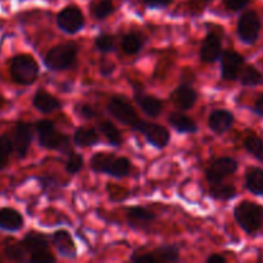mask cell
<instances>
[{"label":"cell","mask_w":263,"mask_h":263,"mask_svg":"<svg viewBox=\"0 0 263 263\" xmlns=\"http://www.w3.org/2000/svg\"><path fill=\"white\" fill-rule=\"evenodd\" d=\"M207 262L208 263H225L226 258L225 257L220 256V254H212V256L208 257Z\"/></svg>","instance_id":"cell-43"},{"label":"cell","mask_w":263,"mask_h":263,"mask_svg":"<svg viewBox=\"0 0 263 263\" xmlns=\"http://www.w3.org/2000/svg\"><path fill=\"white\" fill-rule=\"evenodd\" d=\"M198 94L193 87L184 84L180 85L176 90L171 92V100L179 109L187 110L193 108L197 103Z\"/></svg>","instance_id":"cell-13"},{"label":"cell","mask_w":263,"mask_h":263,"mask_svg":"<svg viewBox=\"0 0 263 263\" xmlns=\"http://www.w3.org/2000/svg\"><path fill=\"white\" fill-rule=\"evenodd\" d=\"M244 66L246 61L241 54L233 50L225 51L221 57V76L226 81H235L239 79Z\"/></svg>","instance_id":"cell-10"},{"label":"cell","mask_w":263,"mask_h":263,"mask_svg":"<svg viewBox=\"0 0 263 263\" xmlns=\"http://www.w3.org/2000/svg\"><path fill=\"white\" fill-rule=\"evenodd\" d=\"M168 122L177 133L194 134L198 131V125L184 113H172L168 117Z\"/></svg>","instance_id":"cell-21"},{"label":"cell","mask_w":263,"mask_h":263,"mask_svg":"<svg viewBox=\"0 0 263 263\" xmlns=\"http://www.w3.org/2000/svg\"><path fill=\"white\" fill-rule=\"evenodd\" d=\"M253 112L256 113V115H258V116H261V117H263V92L261 95H259L258 98H257L256 102H254Z\"/></svg>","instance_id":"cell-42"},{"label":"cell","mask_w":263,"mask_h":263,"mask_svg":"<svg viewBox=\"0 0 263 263\" xmlns=\"http://www.w3.org/2000/svg\"><path fill=\"white\" fill-rule=\"evenodd\" d=\"M51 243L55 247L58 253L64 258L73 259L77 256V248L74 244L73 239L69 235L68 231L66 230H58L53 234L51 236Z\"/></svg>","instance_id":"cell-12"},{"label":"cell","mask_w":263,"mask_h":263,"mask_svg":"<svg viewBox=\"0 0 263 263\" xmlns=\"http://www.w3.org/2000/svg\"><path fill=\"white\" fill-rule=\"evenodd\" d=\"M84 167V157L81 154L71 153L69 158L66 163V171L71 175L79 174Z\"/></svg>","instance_id":"cell-35"},{"label":"cell","mask_w":263,"mask_h":263,"mask_svg":"<svg viewBox=\"0 0 263 263\" xmlns=\"http://www.w3.org/2000/svg\"><path fill=\"white\" fill-rule=\"evenodd\" d=\"M32 126L26 122H18L13 128V146L18 158H25L27 156L31 140H32Z\"/></svg>","instance_id":"cell-11"},{"label":"cell","mask_w":263,"mask_h":263,"mask_svg":"<svg viewBox=\"0 0 263 263\" xmlns=\"http://www.w3.org/2000/svg\"><path fill=\"white\" fill-rule=\"evenodd\" d=\"M76 113L82 118H86V120H90V118H94L97 116V112H95L94 108L91 105L87 104H77L76 105Z\"/></svg>","instance_id":"cell-37"},{"label":"cell","mask_w":263,"mask_h":263,"mask_svg":"<svg viewBox=\"0 0 263 263\" xmlns=\"http://www.w3.org/2000/svg\"><path fill=\"white\" fill-rule=\"evenodd\" d=\"M234 217L241 229L249 235H253L263 222V207L257 203L244 200L234 210Z\"/></svg>","instance_id":"cell-1"},{"label":"cell","mask_w":263,"mask_h":263,"mask_svg":"<svg viewBox=\"0 0 263 263\" xmlns=\"http://www.w3.org/2000/svg\"><path fill=\"white\" fill-rule=\"evenodd\" d=\"M127 222L134 229H144L156 220V215L144 207H130L126 212Z\"/></svg>","instance_id":"cell-15"},{"label":"cell","mask_w":263,"mask_h":263,"mask_svg":"<svg viewBox=\"0 0 263 263\" xmlns=\"http://www.w3.org/2000/svg\"><path fill=\"white\" fill-rule=\"evenodd\" d=\"M133 262H149V263H157L161 262L158 257L154 253H148V254H141V256H135L131 258Z\"/></svg>","instance_id":"cell-40"},{"label":"cell","mask_w":263,"mask_h":263,"mask_svg":"<svg viewBox=\"0 0 263 263\" xmlns=\"http://www.w3.org/2000/svg\"><path fill=\"white\" fill-rule=\"evenodd\" d=\"M5 105V99L3 97H0V109Z\"/></svg>","instance_id":"cell-44"},{"label":"cell","mask_w":263,"mask_h":263,"mask_svg":"<svg viewBox=\"0 0 263 263\" xmlns=\"http://www.w3.org/2000/svg\"><path fill=\"white\" fill-rule=\"evenodd\" d=\"M241 85L244 86H259L263 85V74L256 67L253 66H244L239 74Z\"/></svg>","instance_id":"cell-25"},{"label":"cell","mask_w":263,"mask_h":263,"mask_svg":"<svg viewBox=\"0 0 263 263\" xmlns=\"http://www.w3.org/2000/svg\"><path fill=\"white\" fill-rule=\"evenodd\" d=\"M135 100L143 112L149 117H157L163 109V104L158 98L144 94L141 89H135Z\"/></svg>","instance_id":"cell-18"},{"label":"cell","mask_w":263,"mask_h":263,"mask_svg":"<svg viewBox=\"0 0 263 263\" xmlns=\"http://www.w3.org/2000/svg\"><path fill=\"white\" fill-rule=\"evenodd\" d=\"M161 262H177L180 258V252L176 246H164L154 252Z\"/></svg>","instance_id":"cell-31"},{"label":"cell","mask_w":263,"mask_h":263,"mask_svg":"<svg viewBox=\"0 0 263 263\" xmlns=\"http://www.w3.org/2000/svg\"><path fill=\"white\" fill-rule=\"evenodd\" d=\"M73 141L77 146H82V148L94 146L99 143V134L94 128L80 127L74 133Z\"/></svg>","instance_id":"cell-23"},{"label":"cell","mask_w":263,"mask_h":263,"mask_svg":"<svg viewBox=\"0 0 263 263\" xmlns=\"http://www.w3.org/2000/svg\"><path fill=\"white\" fill-rule=\"evenodd\" d=\"M204 2H211V0H204Z\"/></svg>","instance_id":"cell-45"},{"label":"cell","mask_w":263,"mask_h":263,"mask_svg":"<svg viewBox=\"0 0 263 263\" xmlns=\"http://www.w3.org/2000/svg\"><path fill=\"white\" fill-rule=\"evenodd\" d=\"M131 172V163L126 157H116L110 162L109 167L107 170V174L109 176L116 177V179H122L130 175Z\"/></svg>","instance_id":"cell-24"},{"label":"cell","mask_w":263,"mask_h":263,"mask_svg":"<svg viewBox=\"0 0 263 263\" xmlns=\"http://www.w3.org/2000/svg\"><path fill=\"white\" fill-rule=\"evenodd\" d=\"M113 69H115V66H113L110 62L103 61L102 63H100V72H102L104 76H109V74L113 72Z\"/></svg>","instance_id":"cell-41"},{"label":"cell","mask_w":263,"mask_h":263,"mask_svg":"<svg viewBox=\"0 0 263 263\" xmlns=\"http://www.w3.org/2000/svg\"><path fill=\"white\" fill-rule=\"evenodd\" d=\"M113 12H115V5H113V3L110 0H102L97 5H94V8L91 9L92 15L98 21L105 20Z\"/></svg>","instance_id":"cell-32"},{"label":"cell","mask_w":263,"mask_h":263,"mask_svg":"<svg viewBox=\"0 0 263 263\" xmlns=\"http://www.w3.org/2000/svg\"><path fill=\"white\" fill-rule=\"evenodd\" d=\"M221 57V39L217 33L211 32L205 36L200 48V59L204 63H213Z\"/></svg>","instance_id":"cell-14"},{"label":"cell","mask_w":263,"mask_h":263,"mask_svg":"<svg viewBox=\"0 0 263 263\" xmlns=\"http://www.w3.org/2000/svg\"><path fill=\"white\" fill-rule=\"evenodd\" d=\"M57 25L66 33L73 35V33L79 32L84 27V13L79 8L74 7V5H68V7H66L58 13V15H57Z\"/></svg>","instance_id":"cell-8"},{"label":"cell","mask_w":263,"mask_h":263,"mask_svg":"<svg viewBox=\"0 0 263 263\" xmlns=\"http://www.w3.org/2000/svg\"><path fill=\"white\" fill-rule=\"evenodd\" d=\"M23 228V217L17 210L10 207L0 208V229L15 233Z\"/></svg>","instance_id":"cell-17"},{"label":"cell","mask_w":263,"mask_h":263,"mask_svg":"<svg viewBox=\"0 0 263 263\" xmlns=\"http://www.w3.org/2000/svg\"><path fill=\"white\" fill-rule=\"evenodd\" d=\"M95 46L102 53H110L115 50V37L108 33H100L97 39H95Z\"/></svg>","instance_id":"cell-34"},{"label":"cell","mask_w":263,"mask_h":263,"mask_svg":"<svg viewBox=\"0 0 263 263\" xmlns=\"http://www.w3.org/2000/svg\"><path fill=\"white\" fill-rule=\"evenodd\" d=\"M107 109L108 113H109L113 118L120 121L123 125L130 126L134 130H135L136 126H138L139 122L141 121L140 118H139L136 110L134 109L133 105H131L123 97L110 98V100L108 102Z\"/></svg>","instance_id":"cell-5"},{"label":"cell","mask_w":263,"mask_h":263,"mask_svg":"<svg viewBox=\"0 0 263 263\" xmlns=\"http://www.w3.org/2000/svg\"><path fill=\"white\" fill-rule=\"evenodd\" d=\"M121 46H122V50L126 54L133 55V54H138L141 50V48H143V41H141V37L138 33L128 32L122 37Z\"/></svg>","instance_id":"cell-26"},{"label":"cell","mask_w":263,"mask_h":263,"mask_svg":"<svg viewBox=\"0 0 263 263\" xmlns=\"http://www.w3.org/2000/svg\"><path fill=\"white\" fill-rule=\"evenodd\" d=\"M210 128L216 134H223L230 130L234 125L233 113L226 109H217L211 113L208 118Z\"/></svg>","instance_id":"cell-16"},{"label":"cell","mask_w":263,"mask_h":263,"mask_svg":"<svg viewBox=\"0 0 263 263\" xmlns=\"http://www.w3.org/2000/svg\"><path fill=\"white\" fill-rule=\"evenodd\" d=\"M238 161L231 157H220L215 159L205 170V177L211 185L220 184L226 177L238 171Z\"/></svg>","instance_id":"cell-7"},{"label":"cell","mask_w":263,"mask_h":263,"mask_svg":"<svg viewBox=\"0 0 263 263\" xmlns=\"http://www.w3.org/2000/svg\"><path fill=\"white\" fill-rule=\"evenodd\" d=\"M246 187L254 195H263V170L252 167L246 175Z\"/></svg>","instance_id":"cell-22"},{"label":"cell","mask_w":263,"mask_h":263,"mask_svg":"<svg viewBox=\"0 0 263 263\" xmlns=\"http://www.w3.org/2000/svg\"><path fill=\"white\" fill-rule=\"evenodd\" d=\"M32 104L36 109L43 113H51L62 107L61 102L55 97H53L49 92L44 91V90H39L36 92L35 97H33Z\"/></svg>","instance_id":"cell-19"},{"label":"cell","mask_w":263,"mask_h":263,"mask_svg":"<svg viewBox=\"0 0 263 263\" xmlns=\"http://www.w3.org/2000/svg\"><path fill=\"white\" fill-rule=\"evenodd\" d=\"M30 262L32 263H50L55 262V257L49 252V249L41 252H36V253L31 254Z\"/></svg>","instance_id":"cell-36"},{"label":"cell","mask_w":263,"mask_h":263,"mask_svg":"<svg viewBox=\"0 0 263 263\" xmlns=\"http://www.w3.org/2000/svg\"><path fill=\"white\" fill-rule=\"evenodd\" d=\"M135 131L143 134L146 140H148V143L158 149H163L170 141L168 130L163 126L158 125V123L145 122V121L141 120L139 125L136 126Z\"/></svg>","instance_id":"cell-9"},{"label":"cell","mask_w":263,"mask_h":263,"mask_svg":"<svg viewBox=\"0 0 263 263\" xmlns=\"http://www.w3.org/2000/svg\"><path fill=\"white\" fill-rule=\"evenodd\" d=\"M26 249L25 247L21 244H8L4 249V254L8 259L10 261H17V262H22L25 261V256H26Z\"/></svg>","instance_id":"cell-33"},{"label":"cell","mask_w":263,"mask_h":263,"mask_svg":"<svg viewBox=\"0 0 263 263\" xmlns=\"http://www.w3.org/2000/svg\"><path fill=\"white\" fill-rule=\"evenodd\" d=\"M251 0H223V4L229 10L238 12V10L244 9L249 4Z\"/></svg>","instance_id":"cell-38"},{"label":"cell","mask_w":263,"mask_h":263,"mask_svg":"<svg viewBox=\"0 0 263 263\" xmlns=\"http://www.w3.org/2000/svg\"><path fill=\"white\" fill-rule=\"evenodd\" d=\"M99 130L113 146H120L122 144V136L120 131L110 121H102L99 123Z\"/></svg>","instance_id":"cell-27"},{"label":"cell","mask_w":263,"mask_h":263,"mask_svg":"<svg viewBox=\"0 0 263 263\" xmlns=\"http://www.w3.org/2000/svg\"><path fill=\"white\" fill-rule=\"evenodd\" d=\"M13 151H14V146H13L12 138L8 134L0 135V170L7 167Z\"/></svg>","instance_id":"cell-29"},{"label":"cell","mask_w":263,"mask_h":263,"mask_svg":"<svg viewBox=\"0 0 263 263\" xmlns=\"http://www.w3.org/2000/svg\"><path fill=\"white\" fill-rule=\"evenodd\" d=\"M22 246L25 247L26 251L30 254L36 253V252L46 251L49 249V240L45 235L36 231H31L23 238Z\"/></svg>","instance_id":"cell-20"},{"label":"cell","mask_w":263,"mask_h":263,"mask_svg":"<svg viewBox=\"0 0 263 263\" xmlns=\"http://www.w3.org/2000/svg\"><path fill=\"white\" fill-rule=\"evenodd\" d=\"M244 148L248 152L249 154H252L253 157H256L257 159L263 162V139L259 138L257 135H249L247 136L246 140H244Z\"/></svg>","instance_id":"cell-30"},{"label":"cell","mask_w":263,"mask_h":263,"mask_svg":"<svg viewBox=\"0 0 263 263\" xmlns=\"http://www.w3.org/2000/svg\"><path fill=\"white\" fill-rule=\"evenodd\" d=\"M172 2H174V0H143V3L146 5V7L156 8V9L168 7Z\"/></svg>","instance_id":"cell-39"},{"label":"cell","mask_w":263,"mask_h":263,"mask_svg":"<svg viewBox=\"0 0 263 263\" xmlns=\"http://www.w3.org/2000/svg\"><path fill=\"white\" fill-rule=\"evenodd\" d=\"M79 46L74 43H66L51 48L44 58V63L51 71H64L76 63Z\"/></svg>","instance_id":"cell-2"},{"label":"cell","mask_w":263,"mask_h":263,"mask_svg":"<svg viewBox=\"0 0 263 263\" xmlns=\"http://www.w3.org/2000/svg\"><path fill=\"white\" fill-rule=\"evenodd\" d=\"M10 76L18 85L33 84L39 76V66L35 59L28 54H18L10 61Z\"/></svg>","instance_id":"cell-3"},{"label":"cell","mask_w":263,"mask_h":263,"mask_svg":"<svg viewBox=\"0 0 263 263\" xmlns=\"http://www.w3.org/2000/svg\"><path fill=\"white\" fill-rule=\"evenodd\" d=\"M210 194L211 197L215 198V199L226 202V200H230L236 197V189L233 185L220 182V184H215V186L211 187Z\"/></svg>","instance_id":"cell-28"},{"label":"cell","mask_w":263,"mask_h":263,"mask_svg":"<svg viewBox=\"0 0 263 263\" xmlns=\"http://www.w3.org/2000/svg\"><path fill=\"white\" fill-rule=\"evenodd\" d=\"M39 144L43 148L50 151H62L68 146V138L64 134L58 133L54 123L49 120H41L36 123Z\"/></svg>","instance_id":"cell-4"},{"label":"cell","mask_w":263,"mask_h":263,"mask_svg":"<svg viewBox=\"0 0 263 263\" xmlns=\"http://www.w3.org/2000/svg\"><path fill=\"white\" fill-rule=\"evenodd\" d=\"M262 22L259 18L258 13L254 10H248V12L243 13L239 18L238 22V36L244 44L247 45H252L258 40L259 32H261Z\"/></svg>","instance_id":"cell-6"}]
</instances>
